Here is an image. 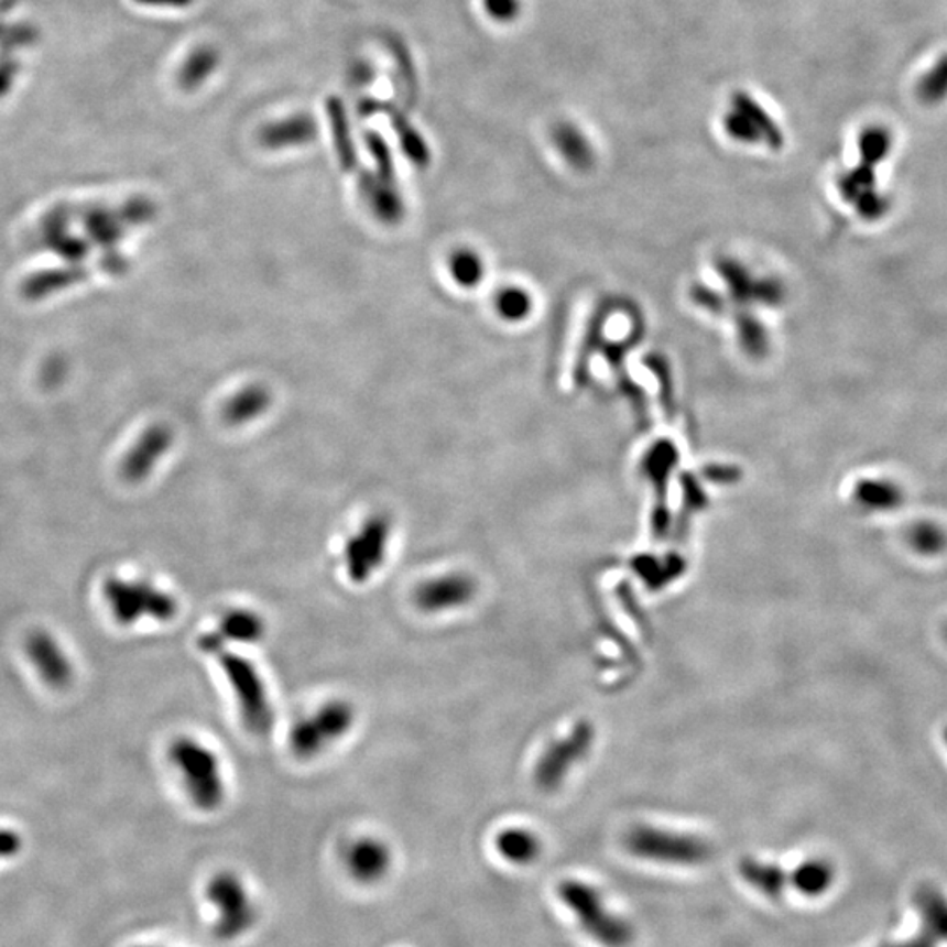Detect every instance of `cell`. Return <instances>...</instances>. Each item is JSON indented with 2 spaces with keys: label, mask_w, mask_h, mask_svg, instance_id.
<instances>
[{
  "label": "cell",
  "mask_w": 947,
  "mask_h": 947,
  "mask_svg": "<svg viewBox=\"0 0 947 947\" xmlns=\"http://www.w3.org/2000/svg\"><path fill=\"white\" fill-rule=\"evenodd\" d=\"M168 756L182 774L186 793L197 809L207 813L224 804L225 786L220 763L211 750L189 737H179L171 744Z\"/></svg>",
  "instance_id": "obj_1"
},
{
  "label": "cell",
  "mask_w": 947,
  "mask_h": 947,
  "mask_svg": "<svg viewBox=\"0 0 947 947\" xmlns=\"http://www.w3.org/2000/svg\"><path fill=\"white\" fill-rule=\"evenodd\" d=\"M558 895L591 939L603 947H627L632 943V926L623 917L616 916L590 884L568 879L558 886Z\"/></svg>",
  "instance_id": "obj_2"
},
{
  "label": "cell",
  "mask_w": 947,
  "mask_h": 947,
  "mask_svg": "<svg viewBox=\"0 0 947 947\" xmlns=\"http://www.w3.org/2000/svg\"><path fill=\"white\" fill-rule=\"evenodd\" d=\"M206 899L216 908L215 935L218 939H241L259 922V907L242 879L233 872L213 875L206 886Z\"/></svg>",
  "instance_id": "obj_3"
},
{
  "label": "cell",
  "mask_w": 947,
  "mask_h": 947,
  "mask_svg": "<svg viewBox=\"0 0 947 947\" xmlns=\"http://www.w3.org/2000/svg\"><path fill=\"white\" fill-rule=\"evenodd\" d=\"M104 597L115 620L121 624H134L141 620L168 621L177 612L173 595L148 581L109 577L104 583Z\"/></svg>",
  "instance_id": "obj_4"
},
{
  "label": "cell",
  "mask_w": 947,
  "mask_h": 947,
  "mask_svg": "<svg viewBox=\"0 0 947 947\" xmlns=\"http://www.w3.org/2000/svg\"><path fill=\"white\" fill-rule=\"evenodd\" d=\"M241 707L242 721L253 736H268L274 725V710L262 677L253 663L229 651L216 653Z\"/></svg>",
  "instance_id": "obj_5"
},
{
  "label": "cell",
  "mask_w": 947,
  "mask_h": 947,
  "mask_svg": "<svg viewBox=\"0 0 947 947\" xmlns=\"http://www.w3.org/2000/svg\"><path fill=\"white\" fill-rule=\"evenodd\" d=\"M624 846L642 860L658 861L668 866H700L712 855V848L706 840L688 834L644 827V825L633 827L624 836Z\"/></svg>",
  "instance_id": "obj_6"
},
{
  "label": "cell",
  "mask_w": 947,
  "mask_h": 947,
  "mask_svg": "<svg viewBox=\"0 0 947 947\" xmlns=\"http://www.w3.org/2000/svg\"><path fill=\"white\" fill-rule=\"evenodd\" d=\"M355 723V709L346 700H331L293 725L290 750L298 758H313L339 741Z\"/></svg>",
  "instance_id": "obj_7"
},
{
  "label": "cell",
  "mask_w": 947,
  "mask_h": 947,
  "mask_svg": "<svg viewBox=\"0 0 947 947\" xmlns=\"http://www.w3.org/2000/svg\"><path fill=\"white\" fill-rule=\"evenodd\" d=\"M594 739V727L581 721L567 737L552 742L535 765L534 780L538 788L543 792H555L560 788L565 777L573 771V766L581 762L591 750Z\"/></svg>",
  "instance_id": "obj_8"
},
{
  "label": "cell",
  "mask_w": 947,
  "mask_h": 947,
  "mask_svg": "<svg viewBox=\"0 0 947 947\" xmlns=\"http://www.w3.org/2000/svg\"><path fill=\"white\" fill-rule=\"evenodd\" d=\"M390 541V521L387 516H374L367 521L345 547V565L349 579L366 583L383 565Z\"/></svg>",
  "instance_id": "obj_9"
},
{
  "label": "cell",
  "mask_w": 947,
  "mask_h": 947,
  "mask_svg": "<svg viewBox=\"0 0 947 947\" xmlns=\"http://www.w3.org/2000/svg\"><path fill=\"white\" fill-rule=\"evenodd\" d=\"M725 129L730 138L748 144L765 142L766 146L777 148L783 142L780 127L775 126L771 115L748 94H737L732 100V109L725 118Z\"/></svg>",
  "instance_id": "obj_10"
},
{
  "label": "cell",
  "mask_w": 947,
  "mask_h": 947,
  "mask_svg": "<svg viewBox=\"0 0 947 947\" xmlns=\"http://www.w3.org/2000/svg\"><path fill=\"white\" fill-rule=\"evenodd\" d=\"M476 581L469 574L453 573L423 583L414 591V603L423 612L464 608L476 597Z\"/></svg>",
  "instance_id": "obj_11"
},
{
  "label": "cell",
  "mask_w": 947,
  "mask_h": 947,
  "mask_svg": "<svg viewBox=\"0 0 947 947\" xmlns=\"http://www.w3.org/2000/svg\"><path fill=\"white\" fill-rule=\"evenodd\" d=\"M26 656L31 660L41 679L52 688H67L73 681L74 668L69 656L46 630H35L25 641Z\"/></svg>",
  "instance_id": "obj_12"
},
{
  "label": "cell",
  "mask_w": 947,
  "mask_h": 947,
  "mask_svg": "<svg viewBox=\"0 0 947 947\" xmlns=\"http://www.w3.org/2000/svg\"><path fill=\"white\" fill-rule=\"evenodd\" d=\"M342 860L353 881L375 884L383 881L392 869V849L375 837H360L345 849Z\"/></svg>",
  "instance_id": "obj_13"
},
{
  "label": "cell",
  "mask_w": 947,
  "mask_h": 947,
  "mask_svg": "<svg viewBox=\"0 0 947 947\" xmlns=\"http://www.w3.org/2000/svg\"><path fill=\"white\" fill-rule=\"evenodd\" d=\"M265 635V621L257 612L233 609L221 618L215 632L198 639V647L206 653H220L227 642H259Z\"/></svg>",
  "instance_id": "obj_14"
},
{
  "label": "cell",
  "mask_w": 947,
  "mask_h": 947,
  "mask_svg": "<svg viewBox=\"0 0 947 947\" xmlns=\"http://www.w3.org/2000/svg\"><path fill=\"white\" fill-rule=\"evenodd\" d=\"M358 112L360 117H372V115H387L392 121L393 130L399 135L402 150L405 156H410L411 162L416 165H426L431 160V151L426 146L425 139L422 138L418 130L414 129L410 118L402 109L396 108L395 104L383 102L378 99H366L358 104Z\"/></svg>",
  "instance_id": "obj_15"
},
{
  "label": "cell",
  "mask_w": 947,
  "mask_h": 947,
  "mask_svg": "<svg viewBox=\"0 0 947 947\" xmlns=\"http://www.w3.org/2000/svg\"><path fill=\"white\" fill-rule=\"evenodd\" d=\"M318 135V123L309 115L284 118L263 126L259 132V142L268 150H284V148L304 146L315 141Z\"/></svg>",
  "instance_id": "obj_16"
},
{
  "label": "cell",
  "mask_w": 947,
  "mask_h": 947,
  "mask_svg": "<svg viewBox=\"0 0 947 947\" xmlns=\"http://www.w3.org/2000/svg\"><path fill=\"white\" fill-rule=\"evenodd\" d=\"M855 500L867 511L888 513L904 504V490L888 479H863L855 487Z\"/></svg>",
  "instance_id": "obj_17"
},
{
  "label": "cell",
  "mask_w": 947,
  "mask_h": 947,
  "mask_svg": "<svg viewBox=\"0 0 947 947\" xmlns=\"http://www.w3.org/2000/svg\"><path fill=\"white\" fill-rule=\"evenodd\" d=\"M497 851L504 860L514 866H529L541 855V840L525 828H508L500 831L496 839Z\"/></svg>",
  "instance_id": "obj_18"
},
{
  "label": "cell",
  "mask_w": 947,
  "mask_h": 947,
  "mask_svg": "<svg viewBox=\"0 0 947 947\" xmlns=\"http://www.w3.org/2000/svg\"><path fill=\"white\" fill-rule=\"evenodd\" d=\"M739 870H741L745 883H750L754 890L769 896V899H780L788 886V875L780 866H774V863L745 858L741 861Z\"/></svg>",
  "instance_id": "obj_19"
},
{
  "label": "cell",
  "mask_w": 947,
  "mask_h": 947,
  "mask_svg": "<svg viewBox=\"0 0 947 947\" xmlns=\"http://www.w3.org/2000/svg\"><path fill=\"white\" fill-rule=\"evenodd\" d=\"M632 568L651 590H658L676 581L677 577L685 573L686 562L676 555L665 556V558L644 555L632 562Z\"/></svg>",
  "instance_id": "obj_20"
},
{
  "label": "cell",
  "mask_w": 947,
  "mask_h": 947,
  "mask_svg": "<svg viewBox=\"0 0 947 947\" xmlns=\"http://www.w3.org/2000/svg\"><path fill=\"white\" fill-rule=\"evenodd\" d=\"M836 870L827 860H807L790 875L792 886L805 896H819L830 890Z\"/></svg>",
  "instance_id": "obj_21"
},
{
  "label": "cell",
  "mask_w": 947,
  "mask_h": 947,
  "mask_svg": "<svg viewBox=\"0 0 947 947\" xmlns=\"http://www.w3.org/2000/svg\"><path fill=\"white\" fill-rule=\"evenodd\" d=\"M327 112L340 164L346 171H351L357 165V151H355L353 138H351V130H349L345 104L339 97H330L327 100Z\"/></svg>",
  "instance_id": "obj_22"
},
{
  "label": "cell",
  "mask_w": 947,
  "mask_h": 947,
  "mask_svg": "<svg viewBox=\"0 0 947 947\" xmlns=\"http://www.w3.org/2000/svg\"><path fill=\"white\" fill-rule=\"evenodd\" d=\"M218 65H220V52L215 46L197 47L179 70V87L186 91L197 90L209 76H213Z\"/></svg>",
  "instance_id": "obj_23"
},
{
  "label": "cell",
  "mask_w": 947,
  "mask_h": 947,
  "mask_svg": "<svg viewBox=\"0 0 947 947\" xmlns=\"http://www.w3.org/2000/svg\"><path fill=\"white\" fill-rule=\"evenodd\" d=\"M553 141L568 164L586 168L591 164V148L585 135L573 126H560L553 132Z\"/></svg>",
  "instance_id": "obj_24"
},
{
  "label": "cell",
  "mask_w": 947,
  "mask_h": 947,
  "mask_svg": "<svg viewBox=\"0 0 947 947\" xmlns=\"http://www.w3.org/2000/svg\"><path fill=\"white\" fill-rule=\"evenodd\" d=\"M916 95L926 106H939L947 99V53L919 78Z\"/></svg>",
  "instance_id": "obj_25"
},
{
  "label": "cell",
  "mask_w": 947,
  "mask_h": 947,
  "mask_svg": "<svg viewBox=\"0 0 947 947\" xmlns=\"http://www.w3.org/2000/svg\"><path fill=\"white\" fill-rule=\"evenodd\" d=\"M908 544L923 556H937L946 552L947 532L932 521H922L908 530Z\"/></svg>",
  "instance_id": "obj_26"
},
{
  "label": "cell",
  "mask_w": 947,
  "mask_h": 947,
  "mask_svg": "<svg viewBox=\"0 0 947 947\" xmlns=\"http://www.w3.org/2000/svg\"><path fill=\"white\" fill-rule=\"evenodd\" d=\"M892 146V132L879 126L869 127V129L863 130L860 134V141H858L861 162L874 165V167L890 155Z\"/></svg>",
  "instance_id": "obj_27"
},
{
  "label": "cell",
  "mask_w": 947,
  "mask_h": 947,
  "mask_svg": "<svg viewBox=\"0 0 947 947\" xmlns=\"http://www.w3.org/2000/svg\"><path fill=\"white\" fill-rule=\"evenodd\" d=\"M676 448H672L668 443L656 444L655 448L651 449L646 460V472L650 479H653L656 487L662 493H665V482H667L668 474L676 466Z\"/></svg>",
  "instance_id": "obj_28"
},
{
  "label": "cell",
  "mask_w": 947,
  "mask_h": 947,
  "mask_svg": "<svg viewBox=\"0 0 947 947\" xmlns=\"http://www.w3.org/2000/svg\"><path fill=\"white\" fill-rule=\"evenodd\" d=\"M390 50H392L393 56H395L396 69H399V79H401L402 87V97H404V102L410 104V106H414L416 104V97H418V81H416V73H414L413 61H411L410 52H407V47L401 43V41H395V43H388Z\"/></svg>",
  "instance_id": "obj_29"
},
{
  "label": "cell",
  "mask_w": 947,
  "mask_h": 947,
  "mask_svg": "<svg viewBox=\"0 0 947 947\" xmlns=\"http://www.w3.org/2000/svg\"><path fill=\"white\" fill-rule=\"evenodd\" d=\"M497 309L502 318L509 322L526 318L532 311V298L529 293L521 289L502 290L497 298Z\"/></svg>",
  "instance_id": "obj_30"
},
{
  "label": "cell",
  "mask_w": 947,
  "mask_h": 947,
  "mask_svg": "<svg viewBox=\"0 0 947 947\" xmlns=\"http://www.w3.org/2000/svg\"><path fill=\"white\" fill-rule=\"evenodd\" d=\"M453 272H455L458 283L466 284V286L478 284L482 276L481 260L470 251H461L453 260Z\"/></svg>",
  "instance_id": "obj_31"
},
{
  "label": "cell",
  "mask_w": 947,
  "mask_h": 947,
  "mask_svg": "<svg viewBox=\"0 0 947 947\" xmlns=\"http://www.w3.org/2000/svg\"><path fill=\"white\" fill-rule=\"evenodd\" d=\"M263 404H265V393L257 392V390L246 392V395L237 396L236 402L230 407V418L242 420L246 416H251V414L254 416L262 410Z\"/></svg>",
  "instance_id": "obj_32"
},
{
  "label": "cell",
  "mask_w": 947,
  "mask_h": 947,
  "mask_svg": "<svg viewBox=\"0 0 947 947\" xmlns=\"http://www.w3.org/2000/svg\"><path fill=\"white\" fill-rule=\"evenodd\" d=\"M482 6H485L488 17L500 23L516 20L521 9L520 0H482Z\"/></svg>",
  "instance_id": "obj_33"
},
{
  "label": "cell",
  "mask_w": 947,
  "mask_h": 947,
  "mask_svg": "<svg viewBox=\"0 0 947 947\" xmlns=\"http://www.w3.org/2000/svg\"><path fill=\"white\" fill-rule=\"evenodd\" d=\"M139 2H144V4L151 6H168V8H186V6L192 4L194 0H139Z\"/></svg>",
  "instance_id": "obj_34"
},
{
  "label": "cell",
  "mask_w": 947,
  "mask_h": 947,
  "mask_svg": "<svg viewBox=\"0 0 947 947\" xmlns=\"http://www.w3.org/2000/svg\"><path fill=\"white\" fill-rule=\"evenodd\" d=\"M944 741H946V744H947V727H946V730H944Z\"/></svg>",
  "instance_id": "obj_35"
},
{
  "label": "cell",
  "mask_w": 947,
  "mask_h": 947,
  "mask_svg": "<svg viewBox=\"0 0 947 947\" xmlns=\"http://www.w3.org/2000/svg\"><path fill=\"white\" fill-rule=\"evenodd\" d=\"M946 639H947V629H946Z\"/></svg>",
  "instance_id": "obj_36"
}]
</instances>
